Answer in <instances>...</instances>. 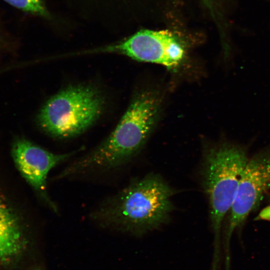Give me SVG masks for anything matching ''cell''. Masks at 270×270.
I'll use <instances>...</instances> for the list:
<instances>
[{
  "mask_svg": "<svg viewBox=\"0 0 270 270\" xmlns=\"http://www.w3.org/2000/svg\"><path fill=\"white\" fill-rule=\"evenodd\" d=\"M83 149L82 147L66 153L55 154L21 138L14 142L12 154L22 176L36 192L46 207L58 214V208L48 190V173L54 168L66 162Z\"/></svg>",
  "mask_w": 270,
  "mask_h": 270,
  "instance_id": "52a82bcc",
  "label": "cell"
},
{
  "mask_svg": "<svg viewBox=\"0 0 270 270\" xmlns=\"http://www.w3.org/2000/svg\"><path fill=\"white\" fill-rule=\"evenodd\" d=\"M114 52L142 62L158 64L170 70L178 68L185 60V43L168 30H142L118 44L86 53Z\"/></svg>",
  "mask_w": 270,
  "mask_h": 270,
  "instance_id": "8992f818",
  "label": "cell"
},
{
  "mask_svg": "<svg viewBox=\"0 0 270 270\" xmlns=\"http://www.w3.org/2000/svg\"><path fill=\"white\" fill-rule=\"evenodd\" d=\"M26 244L24 232L17 218L0 202V263L18 256Z\"/></svg>",
  "mask_w": 270,
  "mask_h": 270,
  "instance_id": "ba28073f",
  "label": "cell"
},
{
  "mask_svg": "<svg viewBox=\"0 0 270 270\" xmlns=\"http://www.w3.org/2000/svg\"><path fill=\"white\" fill-rule=\"evenodd\" d=\"M202 4L210 12L212 16L216 23L220 33L222 40L228 38L226 32L227 24L224 19V12L223 11L222 0H200Z\"/></svg>",
  "mask_w": 270,
  "mask_h": 270,
  "instance_id": "9c48e42d",
  "label": "cell"
},
{
  "mask_svg": "<svg viewBox=\"0 0 270 270\" xmlns=\"http://www.w3.org/2000/svg\"><path fill=\"white\" fill-rule=\"evenodd\" d=\"M270 192V145L249 158L227 214L223 232L226 264L230 262V246L232 234L242 227Z\"/></svg>",
  "mask_w": 270,
  "mask_h": 270,
  "instance_id": "5b68a950",
  "label": "cell"
},
{
  "mask_svg": "<svg viewBox=\"0 0 270 270\" xmlns=\"http://www.w3.org/2000/svg\"><path fill=\"white\" fill-rule=\"evenodd\" d=\"M266 0V1L268 2H270V0Z\"/></svg>",
  "mask_w": 270,
  "mask_h": 270,
  "instance_id": "7c38bea8",
  "label": "cell"
},
{
  "mask_svg": "<svg viewBox=\"0 0 270 270\" xmlns=\"http://www.w3.org/2000/svg\"><path fill=\"white\" fill-rule=\"evenodd\" d=\"M41 270L40 269H36V270Z\"/></svg>",
  "mask_w": 270,
  "mask_h": 270,
  "instance_id": "4fadbf2b",
  "label": "cell"
},
{
  "mask_svg": "<svg viewBox=\"0 0 270 270\" xmlns=\"http://www.w3.org/2000/svg\"><path fill=\"white\" fill-rule=\"evenodd\" d=\"M175 192L161 176L149 173L106 198L89 217L102 228L141 236L169 222Z\"/></svg>",
  "mask_w": 270,
  "mask_h": 270,
  "instance_id": "7a4b0ae2",
  "label": "cell"
},
{
  "mask_svg": "<svg viewBox=\"0 0 270 270\" xmlns=\"http://www.w3.org/2000/svg\"><path fill=\"white\" fill-rule=\"evenodd\" d=\"M254 220L270 222V205L262 208L255 218Z\"/></svg>",
  "mask_w": 270,
  "mask_h": 270,
  "instance_id": "8fae6325",
  "label": "cell"
},
{
  "mask_svg": "<svg viewBox=\"0 0 270 270\" xmlns=\"http://www.w3.org/2000/svg\"><path fill=\"white\" fill-rule=\"evenodd\" d=\"M12 6L34 14L47 16L48 12L42 0H2Z\"/></svg>",
  "mask_w": 270,
  "mask_h": 270,
  "instance_id": "30bf717a",
  "label": "cell"
},
{
  "mask_svg": "<svg viewBox=\"0 0 270 270\" xmlns=\"http://www.w3.org/2000/svg\"><path fill=\"white\" fill-rule=\"evenodd\" d=\"M248 146L222 140L203 152L200 176L208 203L214 246L219 250L223 222L233 202L242 175L249 159Z\"/></svg>",
  "mask_w": 270,
  "mask_h": 270,
  "instance_id": "3957f363",
  "label": "cell"
},
{
  "mask_svg": "<svg viewBox=\"0 0 270 270\" xmlns=\"http://www.w3.org/2000/svg\"><path fill=\"white\" fill-rule=\"evenodd\" d=\"M160 106L157 92L144 90L137 94L112 133L90 152L68 165L54 179L106 174L126 165L146 144Z\"/></svg>",
  "mask_w": 270,
  "mask_h": 270,
  "instance_id": "6da1fadb",
  "label": "cell"
},
{
  "mask_svg": "<svg viewBox=\"0 0 270 270\" xmlns=\"http://www.w3.org/2000/svg\"><path fill=\"white\" fill-rule=\"evenodd\" d=\"M106 100L93 84L69 86L51 96L37 116L42 130L57 138H71L83 133L100 116Z\"/></svg>",
  "mask_w": 270,
  "mask_h": 270,
  "instance_id": "277c9868",
  "label": "cell"
}]
</instances>
